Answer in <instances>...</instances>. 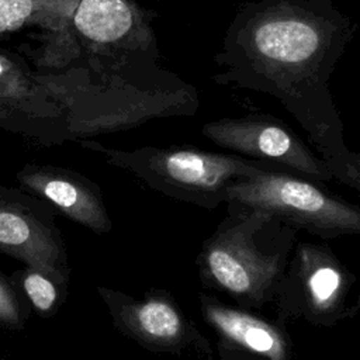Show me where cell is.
<instances>
[{
  "instance_id": "cell-1",
  "label": "cell",
  "mask_w": 360,
  "mask_h": 360,
  "mask_svg": "<svg viewBox=\"0 0 360 360\" xmlns=\"http://www.w3.org/2000/svg\"><path fill=\"white\" fill-rule=\"evenodd\" d=\"M356 32L332 0H256L239 7L214 62L219 86L266 93L298 121L333 179L359 190L360 155L349 149L330 76Z\"/></svg>"
},
{
  "instance_id": "cell-2",
  "label": "cell",
  "mask_w": 360,
  "mask_h": 360,
  "mask_svg": "<svg viewBox=\"0 0 360 360\" xmlns=\"http://www.w3.org/2000/svg\"><path fill=\"white\" fill-rule=\"evenodd\" d=\"M226 204V214L195 257L204 288L259 311L273 302L298 231L269 212Z\"/></svg>"
},
{
  "instance_id": "cell-3",
  "label": "cell",
  "mask_w": 360,
  "mask_h": 360,
  "mask_svg": "<svg viewBox=\"0 0 360 360\" xmlns=\"http://www.w3.org/2000/svg\"><path fill=\"white\" fill-rule=\"evenodd\" d=\"M111 166L127 170L152 190L187 204L215 210L226 201L229 187L267 166L235 153H218L193 146H141L115 149L80 139Z\"/></svg>"
},
{
  "instance_id": "cell-4",
  "label": "cell",
  "mask_w": 360,
  "mask_h": 360,
  "mask_svg": "<svg viewBox=\"0 0 360 360\" xmlns=\"http://www.w3.org/2000/svg\"><path fill=\"white\" fill-rule=\"evenodd\" d=\"M228 204L269 212L283 224L323 240L360 233V208L330 193L323 183L267 166L232 184Z\"/></svg>"
},
{
  "instance_id": "cell-5",
  "label": "cell",
  "mask_w": 360,
  "mask_h": 360,
  "mask_svg": "<svg viewBox=\"0 0 360 360\" xmlns=\"http://www.w3.org/2000/svg\"><path fill=\"white\" fill-rule=\"evenodd\" d=\"M357 277L323 243L297 240L274 294L276 319L332 328L353 319Z\"/></svg>"
},
{
  "instance_id": "cell-6",
  "label": "cell",
  "mask_w": 360,
  "mask_h": 360,
  "mask_svg": "<svg viewBox=\"0 0 360 360\" xmlns=\"http://www.w3.org/2000/svg\"><path fill=\"white\" fill-rule=\"evenodd\" d=\"M73 27L101 79L134 86L129 79L156 66L159 51L146 14L132 0H77ZM136 87V86H134ZM139 89V87H138ZM145 90V89H143Z\"/></svg>"
},
{
  "instance_id": "cell-7",
  "label": "cell",
  "mask_w": 360,
  "mask_h": 360,
  "mask_svg": "<svg viewBox=\"0 0 360 360\" xmlns=\"http://www.w3.org/2000/svg\"><path fill=\"white\" fill-rule=\"evenodd\" d=\"M112 326L145 350L177 360H217L207 336L165 288H149L142 297L105 285L96 287Z\"/></svg>"
},
{
  "instance_id": "cell-8",
  "label": "cell",
  "mask_w": 360,
  "mask_h": 360,
  "mask_svg": "<svg viewBox=\"0 0 360 360\" xmlns=\"http://www.w3.org/2000/svg\"><path fill=\"white\" fill-rule=\"evenodd\" d=\"M201 132L212 143L235 155L271 165L318 183H328L333 179L326 163L274 115L225 117L205 122Z\"/></svg>"
},
{
  "instance_id": "cell-9",
  "label": "cell",
  "mask_w": 360,
  "mask_h": 360,
  "mask_svg": "<svg viewBox=\"0 0 360 360\" xmlns=\"http://www.w3.org/2000/svg\"><path fill=\"white\" fill-rule=\"evenodd\" d=\"M58 214L48 201L20 187L0 184V253L24 266L70 274Z\"/></svg>"
},
{
  "instance_id": "cell-10",
  "label": "cell",
  "mask_w": 360,
  "mask_h": 360,
  "mask_svg": "<svg viewBox=\"0 0 360 360\" xmlns=\"http://www.w3.org/2000/svg\"><path fill=\"white\" fill-rule=\"evenodd\" d=\"M197 297L201 316L215 335L217 360H295L294 342L281 321L226 304L214 294Z\"/></svg>"
},
{
  "instance_id": "cell-11",
  "label": "cell",
  "mask_w": 360,
  "mask_h": 360,
  "mask_svg": "<svg viewBox=\"0 0 360 360\" xmlns=\"http://www.w3.org/2000/svg\"><path fill=\"white\" fill-rule=\"evenodd\" d=\"M18 187L48 201L59 214L96 235L108 233V215L101 187L72 169L27 163L15 174Z\"/></svg>"
},
{
  "instance_id": "cell-12",
  "label": "cell",
  "mask_w": 360,
  "mask_h": 360,
  "mask_svg": "<svg viewBox=\"0 0 360 360\" xmlns=\"http://www.w3.org/2000/svg\"><path fill=\"white\" fill-rule=\"evenodd\" d=\"M8 277L24 297L30 309L41 318L53 316L68 298L70 274L37 266H24Z\"/></svg>"
},
{
  "instance_id": "cell-13",
  "label": "cell",
  "mask_w": 360,
  "mask_h": 360,
  "mask_svg": "<svg viewBox=\"0 0 360 360\" xmlns=\"http://www.w3.org/2000/svg\"><path fill=\"white\" fill-rule=\"evenodd\" d=\"M30 307L8 276L0 271V328L11 332L24 330Z\"/></svg>"
},
{
  "instance_id": "cell-14",
  "label": "cell",
  "mask_w": 360,
  "mask_h": 360,
  "mask_svg": "<svg viewBox=\"0 0 360 360\" xmlns=\"http://www.w3.org/2000/svg\"><path fill=\"white\" fill-rule=\"evenodd\" d=\"M32 10V0H0V34L20 28Z\"/></svg>"
},
{
  "instance_id": "cell-15",
  "label": "cell",
  "mask_w": 360,
  "mask_h": 360,
  "mask_svg": "<svg viewBox=\"0 0 360 360\" xmlns=\"http://www.w3.org/2000/svg\"><path fill=\"white\" fill-rule=\"evenodd\" d=\"M0 360H6V359L1 356V353H0Z\"/></svg>"
}]
</instances>
